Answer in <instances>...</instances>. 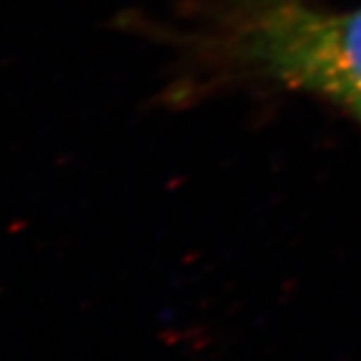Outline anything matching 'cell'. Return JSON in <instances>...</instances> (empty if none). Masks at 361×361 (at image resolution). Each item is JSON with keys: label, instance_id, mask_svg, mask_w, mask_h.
<instances>
[{"label": "cell", "instance_id": "6da1fadb", "mask_svg": "<svg viewBox=\"0 0 361 361\" xmlns=\"http://www.w3.org/2000/svg\"><path fill=\"white\" fill-rule=\"evenodd\" d=\"M243 49L267 75L325 94L361 121V8L273 2L249 23Z\"/></svg>", "mask_w": 361, "mask_h": 361}]
</instances>
